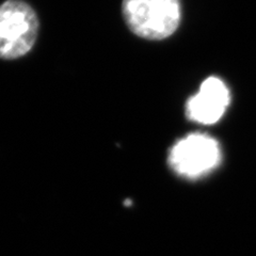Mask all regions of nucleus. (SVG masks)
Instances as JSON below:
<instances>
[{
    "label": "nucleus",
    "mask_w": 256,
    "mask_h": 256,
    "mask_svg": "<svg viewBox=\"0 0 256 256\" xmlns=\"http://www.w3.org/2000/svg\"><path fill=\"white\" fill-rule=\"evenodd\" d=\"M122 13L134 34L150 41H162L178 30L180 0H123Z\"/></svg>",
    "instance_id": "1"
},
{
    "label": "nucleus",
    "mask_w": 256,
    "mask_h": 256,
    "mask_svg": "<svg viewBox=\"0 0 256 256\" xmlns=\"http://www.w3.org/2000/svg\"><path fill=\"white\" fill-rule=\"evenodd\" d=\"M36 11L22 0H6L0 6V59L15 60L34 46L38 34Z\"/></svg>",
    "instance_id": "2"
},
{
    "label": "nucleus",
    "mask_w": 256,
    "mask_h": 256,
    "mask_svg": "<svg viewBox=\"0 0 256 256\" xmlns=\"http://www.w3.org/2000/svg\"><path fill=\"white\" fill-rule=\"evenodd\" d=\"M221 148L217 140L205 134L194 132L176 142L171 148L172 169L188 178H198L217 168Z\"/></svg>",
    "instance_id": "3"
},
{
    "label": "nucleus",
    "mask_w": 256,
    "mask_h": 256,
    "mask_svg": "<svg viewBox=\"0 0 256 256\" xmlns=\"http://www.w3.org/2000/svg\"><path fill=\"white\" fill-rule=\"evenodd\" d=\"M230 102L226 84L218 77L210 76L200 86V91L187 100L186 114L191 121L203 125L217 123Z\"/></svg>",
    "instance_id": "4"
}]
</instances>
